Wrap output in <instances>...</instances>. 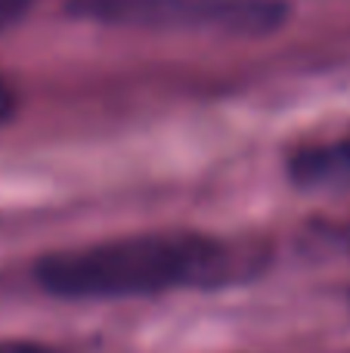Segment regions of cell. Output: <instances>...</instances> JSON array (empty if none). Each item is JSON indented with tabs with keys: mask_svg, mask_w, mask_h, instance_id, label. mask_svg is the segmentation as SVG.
I'll use <instances>...</instances> for the list:
<instances>
[{
	"mask_svg": "<svg viewBox=\"0 0 350 353\" xmlns=\"http://www.w3.org/2000/svg\"><path fill=\"white\" fill-rule=\"evenodd\" d=\"M254 251L196 230H152L53 251L34 263V279L65 301H134L167 292L223 288L251 279Z\"/></svg>",
	"mask_w": 350,
	"mask_h": 353,
	"instance_id": "cell-1",
	"label": "cell"
},
{
	"mask_svg": "<svg viewBox=\"0 0 350 353\" xmlns=\"http://www.w3.org/2000/svg\"><path fill=\"white\" fill-rule=\"evenodd\" d=\"M68 12L112 28L267 37L291 10L285 0H68Z\"/></svg>",
	"mask_w": 350,
	"mask_h": 353,
	"instance_id": "cell-2",
	"label": "cell"
},
{
	"mask_svg": "<svg viewBox=\"0 0 350 353\" xmlns=\"http://www.w3.org/2000/svg\"><path fill=\"white\" fill-rule=\"evenodd\" d=\"M285 174L295 186L313 192H344L350 189V137L310 143L289 155Z\"/></svg>",
	"mask_w": 350,
	"mask_h": 353,
	"instance_id": "cell-3",
	"label": "cell"
},
{
	"mask_svg": "<svg viewBox=\"0 0 350 353\" xmlns=\"http://www.w3.org/2000/svg\"><path fill=\"white\" fill-rule=\"evenodd\" d=\"M34 3L37 0H0V31L10 28L12 22H19Z\"/></svg>",
	"mask_w": 350,
	"mask_h": 353,
	"instance_id": "cell-4",
	"label": "cell"
},
{
	"mask_svg": "<svg viewBox=\"0 0 350 353\" xmlns=\"http://www.w3.org/2000/svg\"><path fill=\"white\" fill-rule=\"evenodd\" d=\"M0 353H59V350L47 347V344H37V341H12V338H3L0 341Z\"/></svg>",
	"mask_w": 350,
	"mask_h": 353,
	"instance_id": "cell-5",
	"label": "cell"
},
{
	"mask_svg": "<svg viewBox=\"0 0 350 353\" xmlns=\"http://www.w3.org/2000/svg\"><path fill=\"white\" fill-rule=\"evenodd\" d=\"M0 97H3V87H0Z\"/></svg>",
	"mask_w": 350,
	"mask_h": 353,
	"instance_id": "cell-6",
	"label": "cell"
}]
</instances>
